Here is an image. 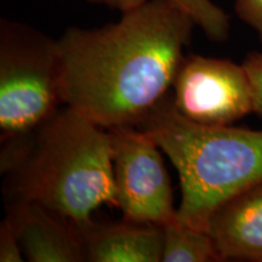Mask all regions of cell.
Returning <instances> with one entry per match:
<instances>
[{
  "label": "cell",
  "mask_w": 262,
  "mask_h": 262,
  "mask_svg": "<svg viewBox=\"0 0 262 262\" xmlns=\"http://www.w3.org/2000/svg\"><path fill=\"white\" fill-rule=\"evenodd\" d=\"M25 255L15 229L8 217L2 221L0 226V261L2 262H22Z\"/></svg>",
  "instance_id": "13"
},
{
  "label": "cell",
  "mask_w": 262,
  "mask_h": 262,
  "mask_svg": "<svg viewBox=\"0 0 262 262\" xmlns=\"http://www.w3.org/2000/svg\"><path fill=\"white\" fill-rule=\"evenodd\" d=\"M235 14L257 33L262 44V0H235Z\"/></svg>",
  "instance_id": "14"
},
{
  "label": "cell",
  "mask_w": 262,
  "mask_h": 262,
  "mask_svg": "<svg viewBox=\"0 0 262 262\" xmlns=\"http://www.w3.org/2000/svg\"><path fill=\"white\" fill-rule=\"evenodd\" d=\"M251 85L254 100V113L262 117V52H250L243 63Z\"/></svg>",
  "instance_id": "12"
},
{
  "label": "cell",
  "mask_w": 262,
  "mask_h": 262,
  "mask_svg": "<svg viewBox=\"0 0 262 262\" xmlns=\"http://www.w3.org/2000/svg\"><path fill=\"white\" fill-rule=\"evenodd\" d=\"M64 106L57 40L0 19V140L21 136Z\"/></svg>",
  "instance_id": "4"
},
{
  "label": "cell",
  "mask_w": 262,
  "mask_h": 262,
  "mask_svg": "<svg viewBox=\"0 0 262 262\" xmlns=\"http://www.w3.org/2000/svg\"><path fill=\"white\" fill-rule=\"evenodd\" d=\"M2 143L5 203H37L75 226L100 205L116 206L110 133L73 108Z\"/></svg>",
  "instance_id": "2"
},
{
  "label": "cell",
  "mask_w": 262,
  "mask_h": 262,
  "mask_svg": "<svg viewBox=\"0 0 262 262\" xmlns=\"http://www.w3.org/2000/svg\"><path fill=\"white\" fill-rule=\"evenodd\" d=\"M169 157L181 182L176 217L208 232L220 206L262 180V131L231 125H203L178 112L168 94L141 122Z\"/></svg>",
  "instance_id": "3"
},
{
  "label": "cell",
  "mask_w": 262,
  "mask_h": 262,
  "mask_svg": "<svg viewBox=\"0 0 262 262\" xmlns=\"http://www.w3.org/2000/svg\"><path fill=\"white\" fill-rule=\"evenodd\" d=\"M194 21L171 0H147L101 28L57 40L64 106L110 130L136 127L169 94Z\"/></svg>",
  "instance_id": "1"
},
{
  "label": "cell",
  "mask_w": 262,
  "mask_h": 262,
  "mask_svg": "<svg viewBox=\"0 0 262 262\" xmlns=\"http://www.w3.org/2000/svg\"><path fill=\"white\" fill-rule=\"evenodd\" d=\"M208 233L222 260L262 262V180L225 202L212 214Z\"/></svg>",
  "instance_id": "9"
},
{
  "label": "cell",
  "mask_w": 262,
  "mask_h": 262,
  "mask_svg": "<svg viewBox=\"0 0 262 262\" xmlns=\"http://www.w3.org/2000/svg\"><path fill=\"white\" fill-rule=\"evenodd\" d=\"M186 14L191 16L210 40L225 42L229 37V16L212 0H171Z\"/></svg>",
  "instance_id": "11"
},
{
  "label": "cell",
  "mask_w": 262,
  "mask_h": 262,
  "mask_svg": "<svg viewBox=\"0 0 262 262\" xmlns=\"http://www.w3.org/2000/svg\"><path fill=\"white\" fill-rule=\"evenodd\" d=\"M6 217L31 262H80L83 249L73 224L29 202L6 203Z\"/></svg>",
  "instance_id": "7"
},
{
  "label": "cell",
  "mask_w": 262,
  "mask_h": 262,
  "mask_svg": "<svg viewBox=\"0 0 262 262\" xmlns=\"http://www.w3.org/2000/svg\"><path fill=\"white\" fill-rule=\"evenodd\" d=\"M178 112L203 125H232L254 112L251 85L243 64L231 60L188 55L172 84Z\"/></svg>",
  "instance_id": "6"
},
{
  "label": "cell",
  "mask_w": 262,
  "mask_h": 262,
  "mask_svg": "<svg viewBox=\"0 0 262 262\" xmlns=\"http://www.w3.org/2000/svg\"><path fill=\"white\" fill-rule=\"evenodd\" d=\"M111 137L116 208L124 221L164 226L176 217L160 147L137 127H114Z\"/></svg>",
  "instance_id": "5"
},
{
  "label": "cell",
  "mask_w": 262,
  "mask_h": 262,
  "mask_svg": "<svg viewBox=\"0 0 262 262\" xmlns=\"http://www.w3.org/2000/svg\"><path fill=\"white\" fill-rule=\"evenodd\" d=\"M164 249L162 262H214L224 261L211 235L193 228L173 217L162 226Z\"/></svg>",
  "instance_id": "10"
},
{
  "label": "cell",
  "mask_w": 262,
  "mask_h": 262,
  "mask_svg": "<svg viewBox=\"0 0 262 262\" xmlns=\"http://www.w3.org/2000/svg\"><path fill=\"white\" fill-rule=\"evenodd\" d=\"M88 3L95 5H104L110 9H116L119 11L126 12L129 10H133L137 6L145 4L147 0H86Z\"/></svg>",
  "instance_id": "15"
},
{
  "label": "cell",
  "mask_w": 262,
  "mask_h": 262,
  "mask_svg": "<svg viewBox=\"0 0 262 262\" xmlns=\"http://www.w3.org/2000/svg\"><path fill=\"white\" fill-rule=\"evenodd\" d=\"M73 226L83 249L84 261L159 262L163 258L162 226L129 221L101 225L93 220Z\"/></svg>",
  "instance_id": "8"
}]
</instances>
